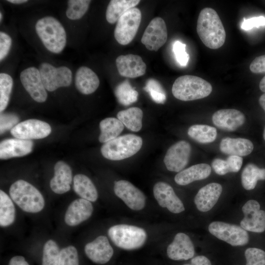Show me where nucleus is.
Here are the masks:
<instances>
[{"mask_svg":"<svg viewBox=\"0 0 265 265\" xmlns=\"http://www.w3.org/2000/svg\"><path fill=\"white\" fill-rule=\"evenodd\" d=\"M197 34L203 43L211 49H217L225 43L226 31L218 14L206 7L200 12L197 23Z\"/></svg>","mask_w":265,"mask_h":265,"instance_id":"1","label":"nucleus"},{"mask_svg":"<svg viewBox=\"0 0 265 265\" xmlns=\"http://www.w3.org/2000/svg\"><path fill=\"white\" fill-rule=\"evenodd\" d=\"M36 33L45 47L51 52H61L66 44V33L61 24L55 18L45 17L35 25Z\"/></svg>","mask_w":265,"mask_h":265,"instance_id":"2","label":"nucleus"},{"mask_svg":"<svg viewBox=\"0 0 265 265\" xmlns=\"http://www.w3.org/2000/svg\"><path fill=\"white\" fill-rule=\"evenodd\" d=\"M9 194L11 199L24 212L37 213L44 208L45 200L42 194L25 180H19L12 184Z\"/></svg>","mask_w":265,"mask_h":265,"instance_id":"3","label":"nucleus"},{"mask_svg":"<svg viewBox=\"0 0 265 265\" xmlns=\"http://www.w3.org/2000/svg\"><path fill=\"white\" fill-rule=\"evenodd\" d=\"M212 91V86L210 83L200 77L192 75L178 77L172 87L173 96L183 101L203 99L208 96Z\"/></svg>","mask_w":265,"mask_h":265,"instance_id":"4","label":"nucleus"},{"mask_svg":"<svg viewBox=\"0 0 265 265\" xmlns=\"http://www.w3.org/2000/svg\"><path fill=\"white\" fill-rule=\"evenodd\" d=\"M107 234L115 245L127 250L140 248L145 244L147 238V233L144 229L126 224L110 227Z\"/></svg>","mask_w":265,"mask_h":265,"instance_id":"5","label":"nucleus"},{"mask_svg":"<svg viewBox=\"0 0 265 265\" xmlns=\"http://www.w3.org/2000/svg\"><path fill=\"white\" fill-rule=\"evenodd\" d=\"M142 139L133 134H127L105 143L101 148L103 156L109 160H120L130 158L141 149Z\"/></svg>","mask_w":265,"mask_h":265,"instance_id":"6","label":"nucleus"},{"mask_svg":"<svg viewBox=\"0 0 265 265\" xmlns=\"http://www.w3.org/2000/svg\"><path fill=\"white\" fill-rule=\"evenodd\" d=\"M141 20L140 10L133 7L126 12L117 21L114 35L116 40L122 45L129 44L134 38Z\"/></svg>","mask_w":265,"mask_h":265,"instance_id":"7","label":"nucleus"},{"mask_svg":"<svg viewBox=\"0 0 265 265\" xmlns=\"http://www.w3.org/2000/svg\"><path fill=\"white\" fill-rule=\"evenodd\" d=\"M211 234L232 246H242L248 242L249 236L241 227L221 221H214L208 227Z\"/></svg>","mask_w":265,"mask_h":265,"instance_id":"8","label":"nucleus"},{"mask_svg":"<svg viewBox=\"0 0 265 265\" xmlns=\"http://www.w3.org/2000/svg\"><path fill=\"white\" fill-rule=\"evenodd\" d=\"M39 71L46 89L53 91L60 87L69 86L72 80L71 70L66 66L55 68L48 63H43Z\"/></svg>","mask_w":265,"mask_h":265,"instance_id":"9","label":"nucleus"},{"mask_svg":"<svg viewBox=\"0 0 265 265\" xmlns=\"http://www.w3.org/2000/svg\"><path fill=\"white\" fill-rule=\"evenodd\" d=\"M114 191L115 195L132 210L141 211L145 206L144 194L128 181L122 180L115 182Z\"/></svg>","mask_w":265,"mask_h":265,"instance_id":"10","label":"nucleus"},{"mask_svg":"<svg viewBox=\"0 0 265 265\" xmlns=\"http://www.w3.org/2000/svg\"><path fill=\"white\" fill-rule=\"evenodd\" d=\"M51 131L48 123L32 119L18 123L10 130V132L15 138L31 140L45 138L51 133Z\"/></svg>","mask_w":265,"mask_h":265,"instance_id":"11","label":"nucleus"},{"mask_svg":"<svg viewBox=\"0 0 265 265\" xmlns=\"http://www.w3.org/2000/svg\"><path fill=\"white\" fill-rule=\"evenodd\" d=\"M167 30L164 21L160 17L153 19L146 28L141 41L150 50L157 51L166 42Z\"/></svg>","mask_w":265,"mask_h":265,"instance_id":"12","label":"nucleus"},{"mask_svg":"<svg viewBox=\"0 0 265 265\" xmlns=\"http://www.w3.org/2000/svg\"><path fill=\"white\" fill-rule=\"evenodd\" d=\"M191 148L189 143L181 140L172 145L167 151L163 159L167 170L179 172L187 164Z\"/></svg>","mask_w":265,"mask_h":265,"instance_id":"13","label":"nucleus"},{"mask_svg":"<svg viewBox=\"0 0 265 265\" xmlns=\"http://www.w3.org/2000/svg\"><path fill=\"white\" fill-rule=\"evenodd\" d=\"M244 215L240 225L246 231L262 233L265 230V211L256 200H248L242 208Z\"/></svg>","mask_w":265,"mask_h":265,"instance_id":"14","label":"nucleus"},{"mask_svg":"<svg viewBox=\"0 0 265 265\" xmlns=\"http://www.w3.org/2000/svg\"><path fill=\"white\" fill-rule=\"evenodd\" d=\"M24 87L36 102L43 103L47 98V93L41 79L39 69L34 67L25 69L20 74Z\"/></svg>","mask_w":265,"mask_h":265,"instance_id":"15","label":"nucleus"},{"mask_svg":"<svg viewBox=\"0 0 265 265\" xmlns=\"http://www.w3.org/2000/svg\"><path fill=\"white\" fill-rule=\"evenodd\" d=\"M153 194L158 204L174 213H179L185 209L183 203L168 184L159 182L153 187Z\"/></svg>","mask_w":265,"mask_h":265,"instance_id":"16","label":"nucleus"},{"mask_svg":"<svg viewBox=\"0 0 265 265\" xmlns=\"http://www.w3.org/2000/svg\"><path fill=\"white\" fill-rule=\"evenodd\" d=\"M84 252L91 261L102 265L109 261L114 251L107 238L99 236L85 245Z\"/></svg>","mask_w":265,"mask_h":265,"instance_id":"17","label":"nucleus"},{"mask_svg":"<svg viewBox=\"0 0 265 265\" xmlns=\"http://www.w3.org/2000/svg\"><path fill=\"white\" fill-rule=\"evenodd\" d=\"M169 258L175 261L187 260L192 258L195 254L193 244L188 235L178 233L166 250Z\"/></svg>","mask_w":265,"mask_h":265,"instance_id":"18","label":"nucleus"},{"mask_svg":"<svg viewBox=\"0 0 265 265\" xmlns=\"http://www.w3.org/2000/svg\"><path fill=\"white\" fill-rule=\"evenodd\" d=\"M93 212L91 202L82 199H75L69 205L64 216V221L70 226H75L87 220Z\"/></svg>","mask_w":265,"mask_h":265,"instance_id":"19","label":"nucleus"},{"mask_svg":"<svg viewBox=\"0 0 265 265\" xmlns=\"http://www.w3.org/2000/svg\"><path fill=\"white\" fill-rule=\"evenodd\" d=\"M116 64L119 74L123 77L135 78L146 72V65L138 55H120L116 59Z\"/></svg>","mask_w":265,"mask_h":265,"instance_id":"20","label":"nucleus"},{"mask_svg":"<svg viewBox=\"0 0 265 265\" xmlns=\"http://www.w3.org/2000/svg\"><path fill=\"white\" fill-rule=\"evenodd\" d=\"M245 116L235 109H222L215 112L212 116V122L217 128L228 131H234L245 122Z\"/></svg>","mask_w":265,"mask_h":265,"instance_id":"21","label":"nucleus"},{"mask_svg":"<svg viewBox=\"0 0 265 265\" xmlns=\"http://www.w3.org/2000/svg\"><path fill=\"white\" fill-rule=\"evenodd\" d=\"M222 191V187L216 183H210L201 188L194 198V203L200 212H206L217 203Z\"/></svg>","mask_w":265,"mask_h":265,"instance_id":"22","label":"nucleus"},{"mask_svg":"<svg viewBox=\"0 0 265 265\" xmlns=\"http://www.w3.org/2000/svg\"><path fill=\"white\" fill-rule=\"evenodd\" d=\"M33 146L31 140L17 138L4 139L0 143V158L7 159L24 156L32 151Z\"/></svg>","mask_w":265,"mask_h":265,"instance_id":"23","label":"nucleus"},{"mask_svg":"<svg viewBox=\"0 0 265 265\" xmlns=\"http://www.w3.org/2000/svg\"><path fill=\"white\" fill-rule=\"evenodd\" d=\"M72 173L70 167L63 161L57 162L54 166V176L51 180L50 186L52 191L61 194L71 188Z\"/></svg>","mask_w":265,"mask_h":265,"instance_id":"24","label":"nucleus"},{"mask_svg":"<svg viewBox=\"0 0 265 265\" xmlns=\"http://www.w3.org/2000/svg\"><path fill=\"white\" fill-rule=\"evenodd\" d=\"M100 84V80L94 72L86 66L80 67L75 76L77 89L82 94L88 95L94 92Z\"/></svg>","mask_w":265,"mask_h":265,"instance_id":"25","label":"nucleus"},{"mask_svg":"<svg viewBox=\"0 0 265 265\" xmlns=\"http://www.w3.org/2000/svg\"><path fill=\"white\" fill-rule=\"evenodd\" d=\"M211 173V166L206 163L192 165L179 172L174 178L176 184L186 186L196 181L208 178Z\"/></svg>","mask_w":265,"mask_h":265,"instance_id":"26","label":"nucleus"},{"mask_svg":"<svg viewBox=\"0 0 265 265\" xmlns=\"http://www.w3.org/2000/svg\"><path fill=\"white\" fill-rule=\"evenodd\" d=\"M219 148L224 154L242 157L250 154L254 146L252 142L247 139L226 137L222 139Z\"/></svg>","mask_w":265,"mask_h":265,"instance_id":"27","label":"nucleus"},{"mask_svg":"<svg viewBox=\"0 0 265 265\" xmlns=\"http://www.w3.org/2000/svg\"><path fill=\"white\" fill-rule=\"evenodd\" d=\"M73 189L80 198L91 202H95L98 199V192L95 185L85 175L79 174L74 176Z\"/></svg>","mask_w":265,"mask_h":265,"instance_id":"28","label":"nucleus"},{"mask_svg":"<svg viewBox=\"0 0 265 265\" xmlns=\"http://www.w3.org/2000/svg\"><path fill=\"white\" fill-rule=\"evenodd\" d=\"M139 0H111L107 7L106 17L107 21L113 24L128 10L135 7Z\"/></svg>","mask_w":265,"mask_h":265,"instance_id":"29","label":"nucleus"},{"mask_svg":"<svg viewBox=\"0 0 265 265\" xmlns=\"http://www.w3.org/2000/svg\"><path fill=\"white\" fill-rule=\"evenodd\" d=\"M124 128V125L118 119L108 117L103 119L100 123L101 133L99 137V141L105 143L116 138Z\"/></svg>","mask_w":265,"mask_h":265,"instance_id":"30","label":"nucleus"},{"mask_svg":"<svg viewBox=\"0 0 265 265\" xmlns=\"http://www.w3.org/2000/svg\"><path fill=\"white\" fill-rule=\"evenodd\" d=\"M117 117L124 125L132 132H138L142 128L143 111L140 108L132 107L120 111Z\"/></svg>","mask_w":265,"mask_h":265,"instance_id":"31","label":"nucleus"},{"mask_svg":"<svg viewBox=\"0 0 265 265\" xmlns=\"http://www.w3.org/2000/svg\"><path fill=\"white\" fill-rule=\"evenodd\" d=\"M241 184L246 190L254 189L258 180H265V168H260L253 163H249L241 173Z\"/></svg>","mask_w":265,"mask_h":265,"instance_id":"32","label":"nucleus"},{"mask_svg":"<svg viewBox=\"0 0 265 265\" xmlns=\"http://www.w3.org/2000/svg\"><path fill=\"white\" fill-rule=\"evenodd\" d=\"M187 134L198 142L208 143L215 140L217 131L214 127L207 125H194L189 128Z\"/></svg>","mask_w":265,"mask_h":265,"instance_id":"33","label":"nucleus"},{"mask_svg":"<svg viewBox=\"0 0 265 265\" xmlns=\"http://www.w3.org/2000/svg\"><path fill=\"white\" fill-rule=\"evenodd\" d=\"M15 218V208L11 199L3 190H0V225H11Z\"/></svg>","mask_w":265,"mask_h":265,"instance_id":"34","label":"nucleus"},{"mask_svg":"<svg viewBox=\"0 0 265 265\" xmlns=\"http://www.w3.org/2000/svg\"><path fill=\"white\" fill-rule=\"evenodd\" d=\"M115 94L118 102L124 106H129L135 102L138 93L128 80L118 84L115 90Z\"/></svg>","mask_w":265,"mask_h":265,"instance_id":"35","label":"nucleus"},{"mask_svg":"<svg viewBox=\"0 0 265 265\" xmlns=\"http://www.w3.org/2000/svg\"><path fill=\"white\" fill-rule=\"evenodd\" d=\"M60 250L57 243L49 239L44 244L42 265H58Z\"/></svg>","mask_w":265,"mask_h":265,"instance_id":"36","label":"nucleus"},{"mask_svg":"<svg viewBox=\"0 0 265 265\" xmlns=\"http://www.w3.org/2000/svg\"><path fill=\"white\" fill-rule=\"evenodd\" d=\"M13 84L11 77L6 73L0 74V111L6 107Z\"/></svg>","mask_w":265,"mask_h":265,"instance_id":"37","label":"nucleus"},{"mask_svg":"<svg viewBox=\"0 0 265 265\" xmlns=\"http://www.w3.org/2000/svg\"><path fill=\"white\" fill-rule=\"evenodd\" d=\"M91 0H69L68 8L66 11L67 17L70 20L80 19L87 11Z\"/></svg>","mask_w":265,"mask_h":265,"instance_id":"38","label":"nucleus"},{"mask_svg":"<svg viewBox=\"0 0 265 265\" xmlns=\"http://www.w3.org/2000/svg\"><path fill=\"white\" fill-rule=\"evenodd\" d=\"M58 265H79L77 249L70 245L60 250Z\"/></svg>","mask_w":265,"mask_h":265,"instance_id":"39","label":"nucleus"},{"mask_svg":"<svg viewBox=\"0 0 265 265\" xmlns=\"http://www.w3.org/2000/svg\"><path fill=\"white\" fill-rule=\"evenodd\" d=\"M246 265H265V252L257 248H249L245 251Z\"/></svg>","mask_w":265,"mask_h":265,"instance_id":"40","label":"nucleus"},{"mask_svg":"<svg viewBox=\"0 0 265 265\" xmlns=\"http://www.w3.org/2000/svg\"><path fill=\"white\" fill-rule=\"evenodd\" d=\"M186 44L176 41L173 45V52L178 63L182 66H186L188 62L189 55L186 51Z\"/></svg>","mask_w":265,"mask_h":265,"instance_id":"41","label":"nucleus"},{"mask_svg":"<svg viewBox=\"0 0 265 265\" xmlns=\"http://www.w3.org/2000/svg\"><path fill=\"white\" fill-rule=\"evenodd\" d=\"M18 117L12 113H3L0 117V134L6 131L12 129L19 122Z\"/></svg>","mask_w":265,"mask_h":265,"instance_id":"42","label":"nucleus"},{"mask_svg":"<svg viewBox=\"0 0 265 265\" xmlns=\"http://www.w3.org/2000/svg\"><path fill=\"white\" fill-rule=\"evenodd\" d=\"M263 26H265V17L261 16L247 19H244L241 27L242 29L247 30L254 27H259Z\"/></svg>","mask_w":265,"mask_h":265,"instance_id":"43","label":"nucleus"},{"mask_svg":"<svg viewBox=\"0 0 265 265\" xmlns=\"http://www.w3.org/2000/svg\"><path fill=\"white\" fill-rule=\"evenodd\" d=\"M12 40L11 37L6 33L0 32V60L4 59L8 53Z\"/></svg>","mask_w":265,"mask_h":265,"instance_id":"44","label":"nucleus"},{"mask_svg":"<svg viewBox=\"0 0 265 265\" xmlns=\"http://www.w3.org/2000/svg\"><path fill=\"white\" fill-rule=\"evenodd\" d=\"M249 69L253 73H265V54L256 57L251 63Z\"/></svg>","mask_w":265,"mask_h":265,"instance_id":"45","label":"nucleus"},{"mask_svg":"<svg viewBox=\"0 0 265 265\" xmlns=\"http://www.w3.org/2000/svg\"><path fill=\"white\" fill-rule=\"evenodd\" d=\"M212 167L214 172L220 175H224L230 172L229 166L226 160L215 159L212 163Z\"/></svg>","mask_w":265,"mask_h":265,"instance_id":"46","label":"nucleus"},{"mask_svg":"<svg viewBox=\"0 0 265 265\" xmlns=\"http://www.w3.org/2000/svg\"><path fill=\"white\" fill-rule=\"evenodd\" d=\"M230 172H237L241 168L243 159L241 157L238 156H230L226 159Z\"/></svg>","mask_w":265,"mask_h":265,"instance_id":"47","label":"nucleus"},{"mask_svg":"<svg viewBox=\"0 0 265 265\" xmlns=\"http://www.w3.org/2000/svg\"><path fill=\"white\" fill-rule=\"evenodd\" d=\"M144 90L149 93L152 92L165 93L160 83L154 79H150L147 80Z\"/></svg>","mask_w":265,"mask_h":265,"instance_id":"48","label":"nucleus"},{"mask_svg":"<svg viewBox=\"0 0 265 265\" xmlns=\"http://www.w3.org/2000/svg\"><path fill=\"white\" fill-rule=\"evenodd\" d=\"M184 265H212L209 259L204 256H197L193 258L189 264Z\"/></svg>","mask_w":265,"mask_h":265,"instance_id":"49","label":"nucleus"},{"mask_svg":"<svg viewBox=\"0 0 265 265\" xmlns=\"http://www.w3.org/2000/svg\"><path fill=\"white\" fill-rule=\"evenodd\" d=\"M8 265H29L22 256H15L9 261Z\"/></svg>","mask_w":265,"mask_h":265,"instance_id":"50","label":"nucleus"},{"mask_svg":"<svg viewBox=\"0 0 265 265\" xmlns=\"http://www.w3.org/2000/svg\"><path fill=\"white\" fill-rule=\"evenodd\" d=\"M260 105L265 111V93L262 94L259 100Z\"/></svg>","mask_w":265,"mask_h":265,"instance_id":"51","label":"nucleus"},{"mask_svg":"<svg viewBox=\"0 0 265 265\" xmlns=\"http://www.w3.org/2000/svg\"><path fill=\"white\" fill-rule=\"evenodd\" d=\"M259 87L262 91L265 92V76L261 80L259 83Z\"/></svg>","mask_w":265,"mask_h":265,"instance_id":"52","label":"nucleus"},{"mask_svg":"<svg viewBox=\"0 0 265 265\" xmlns=\"http://www.w3.org/2000/svg\"><path fill=\"white\" fill-rule=\"evenodd\" d=\"M7 1L10 3H15V4H21V3H25L28 1V0H8Z\"/></svg>","mask_w":265,"mask_h":265,"instance_id":"53","label":"nucleus"},{"mask_svg":"<svg viewBox=\"0 0 265 265\" xmlns=\"http://www.w3.org/2000/svg\"><path fill=\"white\" fill-rule=\"evenodd\" d=\"M263 137H264V139L265 140V128L264 131Z\"/></svg>","mask_w":265,"mask_h":265,"instance_id":"54","label":"nucleus"},{"mask_svg":"<svg viewBox=\"0 0 265 265\" xmlns=\"http://www.w3.org/2000/svg\"><path fill=\"white\" fill-rule=\"evenodd\" d=\"M1 19H2V14L0 12V21H1Z\"/></svg>","mask_w":265,"mask_h":265,"instance_id":"55","label":"nucleus"}]
</instances>
